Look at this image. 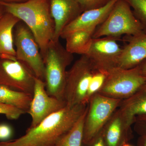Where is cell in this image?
<instances>
[{"mask_svg": "<svg viewBox=\"0 0 146 146\" xmlns=\"http://www.w3.org/2000/svg\"><path fill=\"white\" fill-rule=\"evenodd\" d=\"M88 104L65 106L19 138L0 142V146H55L60 137L72 127L86 111Z\"/></svg>", "mask_w": 146, "mask_h": 146, "instance_id": "6da1fadb", "label": "cell"}, {"mask_svg": "<svg viewBox=\"0 0 146 146\" xmlns=\"http://www.w3.org/2000/svg\"><path fill=\"white\" fill-rule=\"evenodd\" d=\"M6 12L16 16L27 26L40 48L42 57L54 36V21L48 0H27L20 3L0 1Z\"/></svg>", "mask_w": 146, "mask_h": 146, "instance_id": "7a4b0ae2", "label": "cell"}, {"mask_svg": "<svg viewBox=\"0 0 146 146\" xmlns=\"http://www.w3.org/2000/svg\"><path fill=\"white\" fill-rule=\"evenodd\" d=\"M43 58L47 93L51 96L64 101L67 68L72 62L73 54L68 52L59 40L52 41L49 44Z\"/></svg>", "mask_w": 146, "mask_h": 146, "instance_id": "3957f363", "label": "cell"}, {"mask_svg": "<svg viewBox=\"0 0 146 146\" xmlns=\"http://www.w3.org/2000/svg\"><path fill=\"white\" fill-rule=\"evenodd\" d=\"M145 32L143 26L125 0H118L103 23L97 27L93 38L134 35Z\"/></svg>", "mask_w": 146, "mask_h": 146, "instance_id": "277c9868", "label": "cell"}, {"mask_svg": "<svg viewBox=\"0 0 146 146\" xmlns=\"http://www.w3.org/2000/svg\"><path fill=\"white\" fill-rule=\"evenodd\" d=\"M146 83V76L142 74L138 66L128 69L116 67L108 71L103 85L97 93L123 100Z\"/></svg>", "mask_w": 146, "mask_h": 146, "instance_id": "5b68a950", "label": "cell"}, {"mask_svg": "<svg viewBox=\"0 0 146 146\" xmlns=\"http://www.w3.org/2000/svg\"><path fill=\"white\" fill-rule=\"evenodd\" d=\"M97 69L86 55H81L67 71L64 100L66 106L86 104L85 100L90 82Z\"/></svg>", "mask_w": 146, "mask_h": 146, "instance_id": "8992f818", "label": "cell"}, {"mask_svg": "<svg viewBox=\"0 0 146 146\" xmlns=\"http://www.w3.org/2000/svg\"><path fill=\"white\" fill-rule=\"evenodd\" d=\"M14 29L13 37L16 59L26 65L36 78L44 81V60L33 34L21 21Z\"/></svg>", "mask_w": 146, "mask_h": 146, "instance_id": "52a82bcc", "label": "cell"}, {"mask_svg": "<svg viewBox=\"0 0 146 146\" xmlns=\"http://www.w3.org/2000/svg\"><path fill=\"white\" fill-rule=\"evenodd\" d=\"M122 101L98 93L91 97L84 120L83 145L89 143L101 131Z\"/></svg>", "mask_w": 146, "mask_h": 146, "instance_id": "ba28073f", "label": "cell"}, {"mask_svg": "<svg viewBox=\"0 0 146 146\" xmlns=\"http://www.w3.org/2000/svg\"><path fill=\"white\" fill-rule=\"evenodd\" d=\"M36 77L15 56H0V85L33 95Z\"/></svg>", "mask_w": 146, "mask_h": 146, "instance_id": "9c48e42d", "label": "cell"}, {"mask_svg": "<svg viewBox=\"0 0 146 146\" xmlns=\"http://www.w3.org/2000/svg\"><path fill=\"white\" fill-rule=\"evenodd\" d=\"M66 106L64 101L49 95L44 81L35 77L32 99L27 112L31 119L29 127L36 126L47 117Z\"/></svg>", "mask_w": 146, "mask_h": 146, "instance_id": "30bf717a", "label": "cell"}, {"mask_svg": "<svg viewBox=\"0 0 146 146\" xmlns=\"http://www.w3.org/2000/svg\"><path fill=\"white\" fill-rule=\"evenodd\" d=\"M118 38L104 36L93 38L86 54L97 70L108 72L117 65L122 51Z\"/></svg>", "mask_w": 146, "mask_h": 146, "instance_id": "8fae6325", "label": "cell"}, {"mask_svg": "<svg viewBox=\"0 0 146 146\" xmlns=\"http://www.w3.org/2000/svg\"><path fill=\"white\" fill-rule=\"evenodd\" d=\"M51 15L54 21L52 41H59L65 27L83 12L79 0H48Z\"/></svg>", "mask_w": 146, "mask_h": 146, "instance_id": "7c38bea8", "label": "cell"}, {"mask_svg": "<svg viewBox=\"0 0 146 146\" xmlns=\"http://www.w3.org/2000/svg\"><path fill=\"white\" fill-rule=\"evenodd\" d=\"M127 42L122 48L117 67L123 69L135 68L146 59V33L134 35H125Z\"/></svg>", "mask_w": 146, "mask_h": 146, "instance_id": "4fadbf2b", "label": "cell"}, {"mask_svg": "<svg viewBox=\"0 0 146 146\" xmlns=\"http://www.w3.org/2000/svg\"><path fill=\"white\" fill-rule=\"evenodd\" d=\"M118 0H110L106 4L99 8L85 11L65 27L60 34L64 39L73 32L85 29L91 27H98L104 22Z\"/></svg>", "mask_w": 146, "mask_h": 146, "instance_id": "5bb4252c", "label": "cell"}, {"mask_svg": "<svg viewBox=\"0 0 146 146\" xmlns=\"http://www.w3.org/2000/svg\"><path fill=\"white\" fill-rule=\"evenodd\" d=\"M102 131L106 146H121L132 137L131 127L127 124L118 108Z\"/></svg>", "mask_w": 146, "mask_h": 146, "instance_id": "9a60e30c", "label": "cell"}, {"mask_svg": "<svg viewBox=\"0 0 146 146\" xmlns=\"http://www.w3.org/2000/svg\"><path fill=\"white\" fill-rule=\"evenodd\" d=\"M118 108L129 127L137 118L146 116V83L132 96L123 100Z\"/></svg>", "mask_w": 146, "mask_h": 146, "instance_id": "2e32d148", "label": "cell"}, {"mask_svg": "<svg viewBox=\"0 0 146 146\" xmlns=\"http://www.w3.org/2000/svg\"><path fill=\"white\" fill-rule=\"evenodd\" d=\"M20 21L16 16L6 12L0 18V56L16 57L13 32Z\"/></svg>", "mask_w": 146, "mask_h": 146, "instance_id": "e0dca14e", "label": "cell"}, {"mask_svg": "<svg viewBox=\"0 0 146 146\" xmlns=\"http://www.w3.org/2000/svg\"><path fill=\"white\" fill-rule=\"evenodd\" d=\"M97 27H91L73 32L68 34L66 40V50L72 54L86 55L91 46L93 35Z\"/></svg>", "mask_w": 146, "mask_h": 146, "instance_id": "ac0fdd59", "label": "cell"}, {"mask_svg": "<svg viewBox=\"0 0 146 146\" xmlns=\"http://www.w3.org/2000/svg\"><path fill=\"white\" fill-rule=\"evenodd\" d=\"M33 95L0 85V102L11 105L27 112Z\"/></svg>", "mask_w": 146, "mask_h": 146, "instance_id": "d6986e66", "label": "cell"}, {"mask_svg": "<svg viewBox=\"0 0 146 146\" xmlns=\"http://www.w3.org/2000/svg\"><path fill=\"white\" fill-rule=\"evenodd\" d=\"M87 108L88 106L83 115L72 127L60 137L55 146H82L84 125Z\"/></svg>", "mask_w": 146, "mask_h": 146, "instance_id": "ffe728a7", "label": "cell"}, {"mask_svg": "<svg viewBox=\"0 0 146 146\" xmlns=\"http://www.w3.org/2000/svg\"><path fill=\"white\" fill-rule=\"evenodd\" d=\"M108 72L96 70L94 72L89 84L86 98L85 104H87L91 97L97 94L102 88L106 78Z\"/></svg>", "mask_w": 146, "mask_h": 146, "instance_id": "44dd1931", "label": "cell"}, {"mask_svg": "<svg viewBox=\"0 0 146 146\" xmlns=\"http://www.w3.org/2000/svg\"><path fill=\"white\" fill-rule=\"evenodd\" d=\"M133 9V14L146 33V0H125Z\"/></svg>", "mask_w": 146, "mask_h": 146, "instance_id": "7402d4cb", "label": "cell"}, {"mask_svg": "<svg viewBox=\"0 0 146 146\" xmlns=\"http://www.w3.org/2000/svg\"><path fill=\"white\" fill-rule=\"evenodd\" d=\"M25 113L23 110L13 106L0 102V114L5 115L9 119H18Z\"/></svg>", "mask_w": 146, "mask_h": 146, "instance_id": "603a6c76", "label": "cell"}, {"mask_svg": "<svg viewBox=\"0 0 146 146\" xmlns=\"http://www.w3.org/2000/svg\"><path fill=\"white\" fill-rule=\"evenodd\" d=\"M110 0H79L83 11L99 8L105 5Z\"/></svg>", "mask_w": 146, "mask_h": 146, "instance_id": "cb8c5ba5", "label": "cell"}, {"mask_svg": "<svg viewBox=\"0 0 146 146\" xmlns=\"http://www.w3.org/2000/svg\"><path fill=\"white\" fill-rule=\"evenodd\" d=\"M13 134V130L10 126L5 124H0V140H9L12 137Z\"/></svg>", "mask_w": 146, "mask_h": 146, "instance_id": "d4e9b609", "label": "cell"}, {"mask_svg": "<svg viewBox=\"0 0 146 146\" xmlns=\"http://www.w3.org/2000/svg\"><path fill=\"white\" fill-rule=\"evenodd\" d=\"M137 120L138 124L136 126V131L141 136L146 135V116L139 117L137 118L136 121Z\"/></svg>", "mask_w": 146, "mask_h": 146, "instance_id": "484cf974", "label": "cell"}, {"mask_svg": "<svg viewBox=\"0 0 146 146\" xmlns=\"http://www.w3.org/2000/svg\"><path fill=\"white\" fill-rule=\"evenodd\" d=\"M82 146H106L102 130L89 143Z\"/></svg>", "mask_w": 146, "mask_h": 146, "instance_id": "4316f807", "label": "cell"}, {"mask_svg": "<svg viewBox=\"0 0 146 146\" xmlns=\"http://www.w3.org/2000/svg\"><path fill=\"white\" fill-rule=\"evenodd\" d=\"M138 66L142 74L146 76V59L143 61Z\"/></svg>", "mask_w": 146, "mask_h": 146, "instance_id": "83f0119b", "label": "cell"}, {"mask_svg": "<svg viewBox=\"0 0 146 146\" xmlns=\"http://www.w3.org/2000/svg\"><path fill=\"white\" fill-rule=\"evenodd\" d=\"M137 146H146V135H143L138 139Z\"/></svg>", "mask_w": 146, "mask_h": 146, "instance_id": "f1b7e54d", "label": "cell"}, {"mask_svg": "<svg viewBox=\"0 0 146 146\" xmlns=\"http://www.w3.org/2000/svg\"><path fill=\"white\" fill-rule=\"evenodd\" d=\"M27 1V0H0V1L7 3H20Z\"/></svg>", "mask_w": 146, "mask_h": 146, "instance_id": "f546056e", "label": "cell"}, {"mask_svg": "<svg viewBox=\"0 0 146 146\" xmlns=\"http://www.w3.org/2000/svg\"><path fill=\"white\" fill-rule=\"evenodd\" d=\"M5 11L3 7L0 4V18H1L2 16L5 13Z\"/></svg>", "mask_w": 146, "mask_h": 146, "instance_id": "4dcf8cb0", "label": "cell"}, {"mask_svg": "<svg viewBox=\"0 0 146 146\" xmlns=\"http://www.w3.org/2000/svg\"><path fill=\"white\" fill-rule=\"evenodd\" d=\"M121 146H132L131 145H130V144L128 143H124Z\"/></svg>", "mask_w": 146, "mask_h": 146, "instance_id": "1f68e13d", "label": "cell"}]
</instances>
